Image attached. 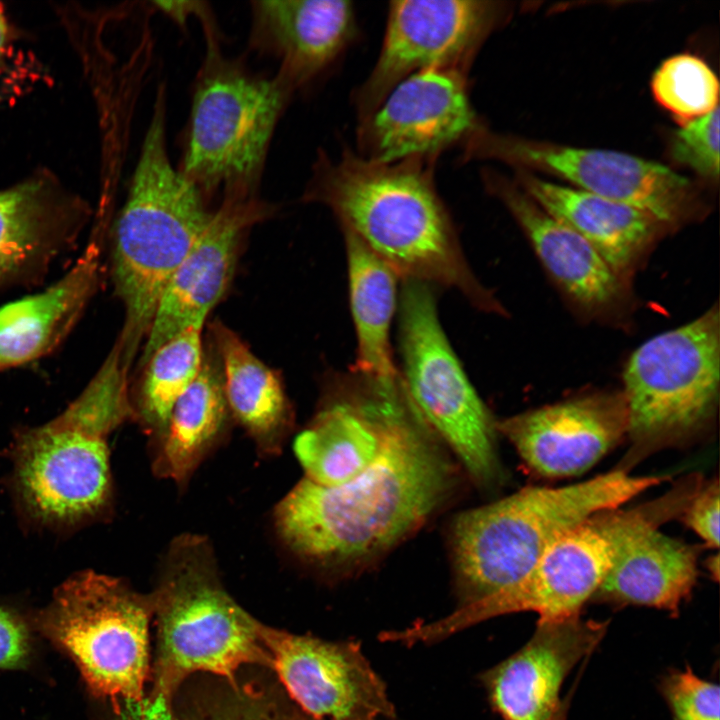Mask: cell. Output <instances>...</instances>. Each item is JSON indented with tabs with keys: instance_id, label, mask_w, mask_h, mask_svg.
<instances>
[{
	"instance_id": "obj_1",
	"label": "cell",
	"mask_w": 720,
	"mask_h": 720,
	"mask_svg": "<svg viewBox=\"0 0 720 720\" xmlns=\"http://www.w3.org/2000/svg\"><path fill=\"white\" fill-rule=\"evenodd\" d=\"M403 390L368 468L331 487L304 477L277 505L276 527L298 555L325 565L369 559L418 528L450 493L453 467Z\"/></svg>"
},
{
	"instance_id": "obj_2",
	"label": "cell",
	"mask_w": 720,
	"mask_h": 720,
	"mask_svg": "<svg viewBox=\"0 0 720 720\" xmlns=\"http://www.w3.org/2000/svg\"><path fill=\"white\" fill-rule=\"evenodd\" d=\"M433 158L376 163L348 150L320 157L307 199L327 206L400 280L452 288L487 313L504 309L471 269L433 182Z\"/></svg>"
},
{
	"instance_id": "obj_3",
	"label": "cell",
	"mask_w": 720,
	"mask_h": 720,
	"mask_svg": "<svg viewBox=\"0 0 720 720\" xmlns=\"http://www.w3.org/2000/svg\"><path fill=\"white\" fill-rule=\"evenodd\" d=\"M212 213L201 190L169 158L159 97L113 230L112 278L125 312L116 345L128 369L166 284Z\"/></svg>"
},
{
	"instance_id": "obj_4",
	"label": "cell",
	"mask_w": 720,
	"mask_h": 720,
	"mask_svg": "<svg viewBox=\"0 0 720 720\" xmlns=\"http://www.w3.org/2000/svg\"><path fill=\"white\" fill-rule=\"evenodd\" d=\"M131 414L128 375L116 360L106 359L61 414L17 432L13 481L26 514L66 527L102 513L111 498L107 438Z\"/></svg>"
},
{
	"instance_id": "obj_5",
	"label": "cell",
	"mask_w": 720,
	"mask_h": 720,
	"mask_svg": "<svg viewBox=\"0 0 720 720\" xmlns=\"http://www.w3.org/2000/svg\"><path fill=\"white\" fill-rule=\"evenodd\" d=\"M666 479L613 469L568 486L526 487L462 512L452 524L451 544L464 604L515 584L563 532Z\"/></svg>"
},
{
	"instance_id": "obj_6",
	"label": "cell",
	"mask_w": 720,
	"mask_h": 720,
	"mask_svg": "<svg viewBox=\"0 0 720 720\" xmlns=\"http://www.w3.org/2000/svg\"><path fill=\"white\" fill-rule=\"evenodd\" d=\"M719 379L717 306L641 344L623 373L630 444L614 469L629 473L653 453L703 436L717 411Z\"/></svg>"
},
{
	"instance_id": "obj_7",
	"label": "cell",
	"mask_w": 720,
	"mask_h": 720,
	"mask_svg": "<svg viewBox=\"0 0 720 720\" xmlns=\"http://www.w3.org/2000/svg\"><path fill=\"white\" fill-rule=\"evenodd\" d=\"M165 575L153 596L158 618L156 690L168 696L189 674L202 671L235 683L245 664L271 665L261 625L219 583L208 544L200 537L176 540Z\"/></svg>"
},
{
	"instance_id": "obj_8",
	"label": "cell",
	"mask_w": 720,
	"mask_h": 720,
	"mask_svg": "<svg viewBox=\"0 0 720 720\" xmlns=\"http://www.w3.org/2000/svg\"><path fill=\"white\" fill-rule=\"evenodd\" d=\"M153 611V597L87 570L60 585L34 623L73 660L93 695L119 706L144 698Z\"/></svg>"
},
{
	"instance_id": "obj_9",
	"label": "cell",
	"mask_w": 720,
	"mask_h": 720,
	"mask_svg": "<svg viewBox=\"0 0 720 720\" xmlns=\"http://www.w3.org/2000/svg\"><path fill=\"white\" fill-rule=\"evenodd\" d=\"M432 288L402 281L397 309L400 377L416 411L446 441L472 480L492 485L501 476L496 422L442 328Z\"/></svg>"
},
{
	"instance_id": "obj_10",
	"label": "cell",
	"mask_w": 720,
	"mask_h": 720,
	"mask_svg": "<svg viewBox=\"0 0 720 720\" xmlns=\"http://www.w3.org/2000/svg\"><path fill=\"white\" fill-rule=\"evenodd\" d=\"M290 92L278 77H258L210 50L193 96L182 173L202 193L251 196Z\"/></svg>"
},
{
	"instance_id": "obj_11",
	"label": "cell",
	"mask_w": 720,
	"mask_h": 720,
	"mask_svg": "<svg viewBox=\"0 0 720 720\" xmlns=\"http://www.w3.org/2000/svg\"><path fill=\"white\" fill-rule=\"evenodd\" d=\"M703 482L700 474L693 473L651 502L597 514L613 543L614 559L594 594L596 599L678 614L696 584L700 552L697 546L668 537L658 528L681 517Z\"/></svg>"
},
{
	"instance_id": "obj_12",
	"label": "cell",
	"mask_w": 720,
	"mask_h": 720,
	"mask_svg": "<svg viewBox=\"0 0 720 720\" xmlns=\"http://www.w3.org/2000/svg\"><path fill=\"white\" fill-rule=\"evenodd\" d=\"M613 559V543L595 514L555 538L515 584L464 604L439 621L394 631L392 639L407 645L432 642L485 619L520 611L537 612L538 621L579 616Z\"/></svg>"
},
{
	"instance_id": "obj_13",
	"label": "cell",
	"mask_w": 720,
	"mask_h": 720,
	"mask_svg": "<svg viewBox=\"0 0 720 720\" xmlns=\"http://www.w3.org/2000/svg\"><path fill=\"white\" fill-rule=\"evenodd\" d=\"M464 152L466 159L497 158L555 173L580 190L644 211L663 226L687 216L693 203L687 178L618 151L536 143L494 135L483 127L465 142Z\"/></svg>"
},
{
	"instance_id": "obj_14",
	"label": "cell",
	"mask_w": 720,
	"mask_h": 720,
	"mask_svg": "<svg viewBox=\"0 0 720 720\" xmlns=\"http://www.w3.org/2000/svg\"><path fill=\"white\" fill-rule=\"evenodd\" d=\"M501 12L493 1L391 2L378 59L354 96L360 120L369 116L395 85L418 71L453 68L466 72Z\"/></svg>"
},
{
	"instance_id": "obj_15",
	"label": "cell",
	"mask_w": 720,
	"mask_h": 720,
	"mask_svg": "<svg viewBox=\"0 0 720 720\" xmlns=\"http://www.w3.org/2000/svg\"><path fill=\"white\" fill-rule=\"evenodd\" d=\"M465 73L453 68L418 71L395 85L360 120L359 156L376 163L434 158L483 126L472 107Z\"/></svg>"
},
{
	"instance_id": "obj_16",
	"label": "cell",
	"mask_w": 720,
	"mask_h": 720,
	"mask_svg": "<svg viewBox=\"0 0 720 720\" xmlns=\"http://www.w3.org/2000/svg\"><path fill=\"white\" fill-rule=\"evenodd\" d=\"M260 635L290 696L328 720L394 717L382 680L354 641L327 642L261 625Z\"/></svg>"
},
{
	"instance_id": "obj_17",
	"label": "cell",
	"mask_w": 720,
	"mask_h": 720,
	"mask_svg": "<svg viewBox=\"0 0 720 720\" xmlns=\"http://www.w3.org/2000/svg\"><path fill=\"white\" fill-rule=\"evenodd\" d=\"M334 393L294 442L306 478L338 486L368 468L382 448L390 410L403 384L382 383L353 370L337 375Z\"/></svg>"
},
{
	"instance_id": "obj_18",
	"label": "cell",
	"mask_w": 720,
	"mask_h": 720,
	"mask_svg": "<svg viewBox=\"0 0 720 720\" xmlns=\"http://www.w3.org/2000/svg\"><path fill=\"white\" fill-rule=\"evenodd\" d=\"M526 466L539 476L580 475L627 435L621 394L568 399L496 423Z\"/></svg>"
},
{
	"instance_id": "obj_19",
	"label": "cell",
	"mask_w": 720,
	"mask_h": 720,
	"mask_svg": "<svg viewBox=\"0 0 720 720\" xmlns=\"http://www.w3.org/2000/svg\"><path fill=\"white\" fill-rule=\"evenodd\" d=\"M264 214L265 208L251 196L225 197L160 296L142 364L174 335L205 322L232 279L245 232Z\"/></svg>"
},
{
	"instance_id": "obj_20",
	"label": "cell",
	"mask_w": 720,
	"mask_h": 720,
	"mask_svg": "<svg viewBox=\"0 0 720 720\" xmlns=\"http://www.w3.org/2000/svg\"><path fill=\"white\" fill-rule=\"evenodd\" d=\"M607 623L575 616L538 621L531 639L483 676L503 720H547L558 708L567 674L599 644Z\"/></svg>"
},
{
	"instance_id": "obj_21",
	"label": "cell",
	"mask_w": 720,
	"mask_h": 720,
	"mask_svg": "<svg viewBox=\"0 0 720 720\" xmlns=\"http://www.w3.org/2000/svg\"><path fill=\"white\" fill-rule=\"evenodd\" d=\"M252 42L280 60L277 76L292 91L319 75L357 31L353 5L343 0L252 3Z\"/></svg>"
},
{
	"instance_id": "obj_22",
	"label": "cell",
	"mask_w": 720,
	"mask_h": 720,
	"mask_svg": "<svg viewBox=\"0 0 720 720\" xmlns=\"http://www.w3.org/2000/svg\"><path fill=\"white\" fill-rule=\"evenodd\" d=\"M485 183L526 234L537 257L562 291L590 313L608 312L624 298V280L578 233L562 224L522 189L495 173Z\"/></svg>"
},
{
	"instance_id": "obj_23",
	"label": "cell",
	"mask_w": 720,
	"mask_h": 720,
	"mask_svg": "<svg viewBox=\"0 0 720 720\" xmlns=\"http://www.w3.org/2000/svg\"><path fill=\"white\" fill-rule=\"evenodd\" d=\"M87 216V204L47 169L0 190V286L48 261Z\"/></svg>"
},
{
	"instance_id": "obj_24",
	"label": "cell",
	"mask_w": 720,
	"mask_h": 720,
	"mask_svg": "<svg viewBox=\"0 0 720 720\" xmlns=\"http://www.w3.org/2000/svg\"><path fill=\"white\" fill-rule=\"evenodd\" d=\"M98 240L52 285L0 307V371L47 355L69 334L98 286Z\"/></svg>"
},
{
	"instance_id": "obj_25",
	"label": "cell",
	"mask_w": 720,
	"mask_h": 720,
	"mask_svg": "<svg viewBox=\"0 0 720 720\" xmlns=\"http://www.w3.org/2000/svg\"><path fill=\"white\" fill-rule=\"evenodd\" d=\"M522 190L583 237L624 280L663 225L634 207L519 172Z\"/></svg>"
},
{
	"instance_id": "obj_26",
	"label": "cell",
	"mask_w": 720,
	"mask_h": 720,
	"mask_svg": "<svg viewBox=\"0 0 720 720\" xmlns=\"http://www.w3.org/2000/svg\"><path fill=\"white\" fill-rule=\"evenodd\" d=\"M349 284V301L356 332V359L352 370L378 382H393L395 365L390 328L398 309L396 272L360 240L343 232Z\"/></svg>"
},
{
	"instance_id": "obj_27",
	"label": "cell",
	"mask_w": 720,
	"mask_h": 720,
	"mask_svg": "<svg viewBox=\"0 0 720 720\" xmlns=\"http://www.w3.org/2000/svg\"><path fill=\"white\" fill-rule=\"evenodd\" d=\"M213 332L228 408L264 450L275 451L290 418L279 378L234 331L217 322Z\"/></svg>"
},
{
	"instance_id": "obj_28",
	"label": "cell",
	"mask_w": 720,
	"mask_h": 720,
	"mask_svg": "<svg viewBox=\"0 0 720 720\" xmlns=\"http://www.w3.org/2000/svg\"><path fill=\"white\" fill-rule=\"evenodd\" d=\"M227 410L222 373L203 359L198 375L172 408L157 472L177 482L186 480L220 434Z\"/></svg>"
},
{
	"instance_id": "obj_29",
	"label": "cell",
	"mask_w": 720,
	"mask_h": 720,
	"mask_svg": "<svg viewBox=\"0 0 720 720\" xmlns=\"http://www.w3.org/2000/svg\"><path fill=\"white\" fill-rule=\"evenodd\" d=\"M204 322L194 323L157 348L143 364L140 413L151 428L164 435L177 399L198 375L202 362Z\"/></svg>"
},
{
	"instance_id": "obj_30",
	"label": "cell",
	"mask_w": 720,
	"mask_h": 720,
	"mask_svg": "<svg viewBox=\"0 0 720 720\" xmlns=\"http://www.w3.org/2000/svg\"><path fill=\"white\" fill-rule=\"evenodd\" d=\"M655 100L683 126L718 107L719 82L701 58L680 54L666 59L652 77Z\"/></svg>"
},
{
	"instance_id": "obj_31",
	"label": "cell",
	"mask_w": 720,
	"mask_h": 720,
	"mask_svg": "<svg viewBox=\"0 0 720 720\" xmlns=\"http://www.w3.org/2000/svg\"><path fill=\"white\" fill-rule=\"evenodd\" d=\"M719 107L681 126L674 134L671 155L698 174L719 176Z\"/></svg>"
},
{
	"instance_id": "obj_32",
	"label": "cell",
	"mask_w": 720,
	"mask_h": 720,
	"mask_svg": "<svg viewBox=\"0 0 720 720\" xmlns=\"http://www.w3.org/2000/svg\"><path fill=\"white\" fill-rule=\"evenodd\" d=\"M661 690L674 720H719V686L699 678L689 666L668 673Z\"/></svg>"
},
{
	"instance_id": "obj_33",
	"label": "cell",
	"mask_w": 720,
	"mask_h": 720,
	"mask_svg": "<svg viewBox=\"0 0 720 720\" xmlns=\"http://www.w3.org/2000/svg\"><path fill=\"white\" fill-rule=\"evenodd\" d=\"M719 480L703 483L685 508L681 519L706 545L719 546Z\"/></svg>"
},
{
	"instance_id": "obj_34",
	"label": "cell",
	"mask_w": 720,
	"mask_h": 720,
	"mask_svg": "<svg viewBox=\"0 0 720 720\" xmlns=\"http://www.w3.org/2000/svg\"><path fill=\"white\" fill-rule=\"evenodd\" d=\"M26 622L14 611L0 607V669L23 667L31 656Z\"/></svg>"
},
{
	"instance_id": "obj_35",
	"label": "cell",
	"mask_w": 720,
	"mask_h": 720,
	"mask_svg": "<svg viewBox=\"0 0 720 720\" xmlns=\"http://www.w3.org/2000/svg\"><path fill=\"white\" fill-rule=\"evenodd\" d=\"M167 698L154 694L151 698L127 700L119 704L122 720H177L173 717Z\"/></svg>"
},
{
	"instance_id": "obj_36",
	"label": "cell",
	"mask_w": 720,
	"mask_h": 720,
	"mask_svg": "<svg viewBox=\"0 0 720 720\" xmlns=\"http://www.w3.org/2000/svg\"><path fill=\"white\" fill-rule=\"evenodd\" d=\"M13 39V27L4 8L0 4V68L5 64Z\"/></svg>"
},
{
	"instance_id": "obj_37",
	"label": "cell",
	"mask_w": 720,
	"mask_h": 720,
	"mask_svg": "<svg viewBox=\"0 0 720 720\" xmlns=\"http://www.w3.org/2000/svg\"><path fill=\"white\" fill-rule=\"evenodd\" d=\"M570 698L566 697L560 702L558 708L547 720H566Z\"/></svg>"
},
{
	"instance_id": "obj_38",
	"label": "cell",
	"mask_w": 720,
	"mask_h": 720,
	"mask_svg": "<svg viewBox=\"0 0 720 720\" xmlns=\"http://www.w3.org/2000/svg\"><path fill=\"white\" fill-rule=\"evenodd\" d=\"M707 569L711 575L717 580L719 577V555L716 554L707 559Z\"/></svg>"
}]
</instances>
